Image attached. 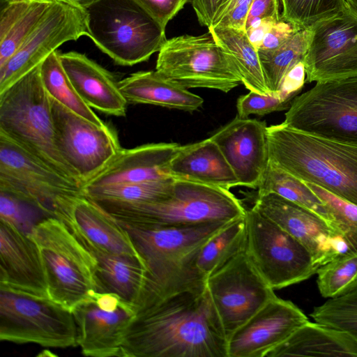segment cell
<instances>
[{"label":"cell","mask_w":357,"mask_h":357,"mask_svg":"<svg viewBox=\"0 0 357 357\" xmlns=\"http://www.w3.org/2000/svg\"><path fill=\"white\" fill-rule=\"evenodd\" d=\"M283 123L306 134L357 145V74L317 82L294 98Z\"/></svg>","instance_id":"obj_9"},{"label":"cell","mask_w":357,"mask_h":357,"mask_svg":"<svg viewBox=\"0 0 357 357\" xmlns=\"http://www.w3.org/2000/svg\"><path fill=\"white\" fill-rule=\"evenodd\" d=\"M245 251L257 272L273 289L309 279L317 273L308 250L273 220L251 208L245 211Z\"/></svg>","instance_id":"obj_12"},{"label":"cell","mask_w":357,"mask_h":357,"mask_svg":"<svg viewBox=\"0 0 357 357\" xmlns=\"http://www.w3.org/2000/svg\"><path fill=\"white\" fill-rule=\"evenodd\" d=\"M208 29L231 59L240 75L241 84L249 91L272 95L258 52L250 42L246 32L227 26H210Z\"/></svg>","instance_id":"obj_30"},{"label":"cell","mask_w":357,"mask_h":357,"mask_svg":"<svg viewBox=\"0 0 357 357\" xmlns=\"http://www.w3.org/2000/svg\"><path fill=\"white\" fill-rule=\"evenodd\" d=\"M291 24L280 20L265 36L258 53H268L280 47L297 31Z\"/></svg>","instance_id":"obj_45"},{"label":"cell","mask_w":357,"mask_h":357,"mask_svg":"<svg viewBox=\"0 0 357 357\" xmlns=\"http://www.w3.org/2000/svg\"><path fill=\"white\" fill-rule=\"evenodd\" d=\"M50 99L55 146L83 186L121 150L118 137L108 126H98Z\"/></svg>","instance_id":"obj_13"},{"label":"cell","mask_w":357,"mask_h":357,"mask_svg":"<svg viewBox=\"0 0 357 357\" xmlns=\"http://www.w3.org/2000/svg\"><path fill=\"white\" fill-rule=\"evenodd\" d=\"M210 138L222 151L239 185L257 188L269 162L266 122L236 116Z\"/></svg>","instance_id":"obj_20"},{"label":"cell","mask_w":357,"mask_h":357,"mask_svg":"<svg viewBox=\"0 0 357 357\" xmlns=\"http://www.w3.org/2000/svg\"><path fill=\"white\" fill-rule=\"evenodd\" d=\"M310 316L316 322L357 335V289L343 296L328 298L314 307Z\"/></svg>","instance_id":"obj_38"},{"label":"cell","mask_w":357,"mask_h":357,"mask_svg":"<svg viewBox=\"0 0 357 357\" xmlns=\"http://www.w3.org/2000/svg\"><path fill=\"white\" fill-rule=\"evenodd\" d=\"M0 340L65 349L77 346L72 310L49 296L0 283Z\"/></svg>","instance_id":"obj_8"},{"label":"cell","mask_w":357,"mask_h":357,"mask_svg":"<svg viewBox=\"0 0 357 357\" xmlns=\"http://www.w3.org/2000/svg\"><path fill=\"white\" fill-rule=\"evenodd\" d=\"M310 36V29L297 31L278 49L268 53H258L272 95L280 96L279 91L287 73L304 60Z\"/></svg>","instance_id":"obj_35"},{"label":"cell","mask_w":357,"mask_h":357,"mask_svg":"<svg viewBox=\"0 0 357 357\" xmlns=\"http://www.w3.org/2000/svg\"><path fill=\"white\" fill-rule=\"evenodd\" d=\"M155 70L188 89L228 93L241 84L235 66L210 31L167 39L158 52Z\"/></svg>","instance_id":"obj_11"},{"label":"cell","mask_w":357,"mask_h":357,"mask_svg":"<svg viewBox=\"0 0 357 357\" xmlns=\"http://www.w3.org/2000/svg\"><path fill=\"white\" fill-rule=\"evenodd\" d=\"M100 207L120 224L138 229L231 221L244 217L246 211L229 190L178 178L170 194L160 201Z\"/></svg>","instance_id":"obj_4"},{"label":"cell","mask_w":357,"mask_h":357,"mask_svg":"<svg viewBox=\"0 0 357 357\" xmlns=\"http://www.w3.org/2000/svg\"><path fill=\"white\" fill-rule=\"evenodd\" d=\"M88 250L96 259L97 292L115 294L134 307L145 281L146 268L142 260L96 249Z\"/></svg>","instance_id":"obj_28"},{"label":"cell","mask_w":357,"mask_h":357,"mask_svg":"<svg viewBox=\"0 0 357 357\" xmlns=\"http://www.w3.org/2000/svg\"><path fill=\"white\" fill-rule=\"evenodd\" d=\"M278 21L280 20L266 18L245 31L250 42L257 51L260 48L266 33Z\"/></svg>","instance_id":"obj_48"},{"label":"cell","mask_w":357,"mask_h":357,"mask_svg":"<svg viewBox=\"0 0 357 357\" xmlns=\"http://www.w3.org/2000/svg\"><path fill=\"white\" fill-rule=\"evenodd\" d=\"M59 59L75 91L87 105L107 114L126 115L128 102L110 72L77 52H59Z\"/></svg>","instance_id":"obj_24"},{"label":"cell","mask_w":357,"mask_h":357,"mask_svg":"<svg viewBox=\"0 0 357 357\" xmlns=\"http://www.w3.org/2000/svg\"><path fill=\"white\" fill-rule=\"evenodd\" d=\"M199 24L208 28L213 24L223 0H190Z\"/></svg>","instance_id":"obj_47"},{"label":"cell","mask_w":357,"mask_h":357,"mask_svg":"<svg viewBox=\"0 0 357 357\" xmlns=\"http://www.w3.org/2000/svg\"><path fill=\"white\" fill-rule=\"evenodd\" d=\"M306 183L331 211L349 245L350 250H357V205L317 185Z\"/></svg>","instance_id":"obj_39"},{"label":"cell","mask_w":357,"mask_h":357,"mask_svg":"<svg viewBox=\"0 0 357 357\" xmlns=\"http://www.w3.org/2000/svg\"><path fill=\"white\" fill-rule=\"evenodd\" d=\"M0 191L56 218L77 198L82 185L0 135Z\"/></svg>","instance_id":"obj_10"},{"label":"cell","mask_w":357,"mask_h":357,"mask_svg":"<svg viewBox=\"0 0 357 357\" xmlns=\"http://www.w3.org/2000/svg\"><path fill=\"white\" fill-rule=\"evenodd\" d=\"M56 218L61 220L88 249L142 260L126 229L84 195L77 198Z\"/></svg>","instance_id":"obj_23"},{"label":"cell","mask_w":357,"mask_h":357,"mask_svg":"<svg viewBox=\"0 0 357 357\" xmlns=\"http://www.w3.org/2000/svg\"><path fill=\"white\" fill-rule=\"evenodd\" d=\"M26 202L17 197L0 191V220L6 221L23 231L30 234L39 222L28 214Z\"/></svg>","instance_id":"obj_41"},{"label":"cell","mask_w":357,"mask_h":357,"mask_svg":"<svg viewBox=\"0 0 357 357\" xmlns=\"http://www.w3.org/2000/svg\"><path fill=\"white\" fill-rule=\"evenodd\" d=\"M292 100L280 96L261 95L251 91L241 96L236 102V116L248 118L250 114L264 116L273 112L289 109Z\"/></svg>","instance_id":"obj_40"},{"label":"cell","mask_w":357,"mask_h":357,"mask_svg":"<svg viewBox=\"0 0 357 357\" xmlns=\"http://www.w3.org/2000/svg\"><path fill=\"white\" fill-rule=\"evenodd\" d=\"M308 321L297 305L275 296L228 337L227 357H266Z\"/></svg>","instance_id":"obj_19"},{"label":"cell","mask_w":357,"mask_h":357,"mask_svg":"<svg viewBox=\"0 0 357 357\" xmlns=\"http://www.w3.org/2000/svg\"><path fill=\"white\" fill-rule=\"evenodd\" d=\"M40 65L0 93V135L82 185L55 146L51 99Z\"/></svg>","instance_id":"obj_5"},{"label":"cell","mask_w":357,"mask_h":357,"mask_svg":"<svg viewBox=\"0 0 357 357\" xmlns=\"http://www.w3.org/2000/svg\"><path fill=\"white\" fill-rule=\"evenodd\" d=\"M206 286L227 339L276 296L245 249L208 275Z\"/></svg>","instance_id":"obj_14"},{"label":"cell","mask_w":357,"mask_h":357,"mask_svg":"<svg viewBox=\"0 0 357 357\" xmlns=\"http://www.w3.org/2000/svg\"><path fill=\"white\" fill-rule=\"evenodd\" d=\"M252 208L301 243L319 267L350 250L344 235L324 219L277 194L257 195Z\"/></svg>","instance_id":"obj_18"},{"label":"cell","mask_w":357,"mask_h":357,"mask_svg":"<svg viewBox=\"0 0 357 357\" xmlns=\"http://www.w3.org/2000/svg\"><path fill=\"white\" fill-rule=\"evenodd\" d=\"M174 178L82 189L99 206L135 205L160 201L171 192Z\"/></svg>","instance_id":"obj_33"},{"label":"cell","mask_w":357,"mask_h":357,"mask_svg":"<svg viewBox=\"0 0 357 357\" xmlns=\"http://www.w3.org/2000/svg\"><path fill=\"white\" fill-rule=\"evenodd\" d=\"M54 0H0V67L36 27Z\"/></svg>","instance_id":"obj_29"},{"label":"cell","mask_w":357,"mask_h":357,"mask_svg":"<svg viewBox=\"0 0 357 357\" xmlns=\"http://www.w3.org/2000/svg\"><path fill=\"white\" fill-rule=\"evenodd\" d=\"M190 0H137L151 17L165 30L173 19Z\"/></svg>","instance_id":"obj_43"},{"label":"cell","mask_w":357,"mask_h":357,"mask_svg":"<svg viewBox=\"0 0 357 357\" xmlns=\"http://www.w3.org/2000/svg\"><path fill=\"white\" fill-rule=\"evenodd\" d=\"M281 20L296 30L310 29L318 22L341 12L347 7L344 0H280Z\"/></svg>","instance_id":"obj_37"},{"label":"cell","mask_w":357,"mask_h":357,"mask_svg":"<svg viewBox=\"0 0 357 357\" xmlns=\"http://www.w3.org/2000/svg\"><path fill=\"white\" fill-rule=\"evenodd\" d=\"M231 221L142 229L121 224L146 268L144 287L134 306L136 314L169 294L205 283L206 278L195 266L198 254Z\"/></svg>","instance_id":"obj_2"},{"label":"cell","mask_w":357,"mask_h":357,"mask_svg":"<svg viewBox=\"0 0 357 357\" xmlns=\"http://www.w3.org/2000/svg\"><path fill=\"white\" fill-rule=\"evenodd\" d=\"M86 34L84 11L55 1L16 52L0 67V93L39 66L63 43Z\"/></svg>","instance_id":"obj_15"},{"label":"cell","mask_w":357,"mask_h":357,"mask_svg":"<svg viewBox=\"0 0 357 357\" xmlns=\"http://www.w3.org/2000/svg\"><path fill=\"white\" fill-rule=\"evenodd\" d=\"M283 356L357 357V335L309 320L266 355Z\"/></svg>","instance_id":"obj_26"},{"label":"cell","mask_w":357,"mask_h":357,"mask_svg":"<svg viewBox=\"0 0 357 357\" xmlns=\"http://www.w3.org/2000/svg\"><path fill=\"white\" fill-rule=\"evenodd\" d=\"M347 6L357 14V0H344Z\"/></svg>","instance_id":"obj_50"},{"label":"cell","mask_w":357,"mask_h":357,"mask_svg":"<svg viewBox=\"0 0 357 357\" xmlns=\"http://www.w3.org/2000/svg\"><path fill=\"white\" fill-rule=\"evenodd\" d=\"M306 82L304 60L296 63L286 75L279 95L282 98L293 100L301 91Z\"/></svg>","instance_id":"obj_46"},{"label":"cell","mask_w":357,"mask_h":357,"mask_svg":"<svg viewBox=\"0 0 357 357\" xmlns=\"http://www.w3.org/2000/svg\"><path fill=\"white\" fill-rule=\"evenodd\" d=\"M252 1L223 0L211 26H227L245 31L247 15Z\"/></svg>","instance_id":"obj_42"},{"label":"cell","mask_w":357,"mask_h":357,"mask_svg":"<svg viewBox=\"0 0 357 357\" xmlns=\"http://www.w3.org/2000/svg\"><path fill=\"white\" fill-rule=\"evenodd\" d=\"M280 0H253L247 15L245 31L266 18L280 20Z\"/></svg>","instance_id":"obj_44"},{"label":"cell","mask_w":357,"mask_h":357,"mask_svg":"<svg viewBox=\"0 0 357 357\" xmlns=\"http://www.w3.org/2000/svg\"><path fill=\"white\" fill-rule=\"evenodd\" d=\"M40 75L43 85L50 98L98 126L106 125L75 91L61 63L57 50L40 63Z\"/></svg>","instance_id":"obj_34"},{"label":"cell","mask_w":357,"mask_h":357,"mask_svg":"<svg viewBox=\"0 0 357 357\" xmlns=\"http://www.w3.org/2000/svg\"><path fill=\"white\" fill-rule=\"evenodd\" d=\"M245 215L225 225L201 248L195 266L206 279L245 249Z\"/></svg>","instance_id":"obj_32"},{"label":"cell","mask_w":357,"mask_h":357,"mask_svg":"<svg viewBox=\"0 0 357 357\" xmlns=\"http://www.w3.org/2000/svg\"><path fill=\"white\" fill-rule=\"evenodd\" d=\"M269 162L305 183L357 205V145L267 126Z\"/></svg>","instance_id":"obj_3"},{"label":"cell","mask_w":357,"mask_h":357,"mask_svg":"<svg viewBox=\"0 0 357 357\" xmlns=\"http://www.w3.org/2000/svg\"><path fill=\"white\" fill-rule=\"evenodd\" d=\"M84 11L86 36L118 65L149 60L167 40L137 0H97Z\"/></svg>","instance_id":"obj_6"},{"label":"cell","mask_w":357,"mask_h":357,"mask_svg":"<svg viewBox=\"0 0 357 357\" xmlns=\"http://www.w3.org/2000/svg\"><path fill=\"white\" fill-rule=\"evenodd\" d=\"M317 287L326 298H337L357 289V250L341 254L321 266Z\"/></svg>","instance_id":"obj_36"},{"label":"cell","mask_w":357,"mask_h":357,"mask_svg":"<svg viewBox=\"0 0 357 357\" xmlns=\"http://www.w3.org/2000/svg\"><path fill=\"white\" fill-rule=\"evenodd\" d=\"M180 147L174 142H162L122 148L101 172L83 185L82 189L172 178L170 163Z\"/></svg>","instance_id":"obj_22"},{"label":"cell","mask_w":357,"mask_h":357,"mask_svg":"<svg viewBox=\"0 0 357 357\" xmlns=\"http://www.w3.org/2000/svg\"><path fill=\"white\" fill-rule=\"evenodd\" d=\"M174 178L184 179L227 190L238 181L218 146L210 137L181 146L169 167Z\"/></svg>","instance_id":"obj_25"},{"label":"cell","mask_w":357,"mask_h":357,"mask_svg":"<svg viewBox=\"0 0 357 357\" xmlns=\"http://www.w3.org/2000/svg\"><path fill=\"white\" fill-rule=\"evenodd\" d=\"M304 57L307 82L357 74V14L347 7L314 25Z\"/></svg>","instance_id":"obj_16"},{"label":"cell","mask_w":357,"mask_h":357,"mask_svg":"<svg viewBox=\"0 0 357 357\" xmlns=\"http://www.w3.org/2000/svg\"><path fill=\"white\" fill-rule=\"evenodd\" d=\"M30 235L41 255L50 298L72 310L98 293L96 259L61 220L45 217Z\"/></svg>","instance_id":"obj_7"},{"label":"cell","mask_w":357,"mask_h":357,"mask_svg":"<svg viewBox=\"0 0 357 357\" xmlns=\"http://www.w3.org/2000/svg\"><path fill=\"white\" fill-rule=\"evenodd\" d=\"M77 346L86 356L122 357L126 331L135 319L134 307L119 296L96 293L73 310Z\"/></svg>","instance_id":"obj_17"},{"label":"cell","mask_w":357,"mask_h":357,"mask_svg":"<svg viewBox=\"0 0 357 357\" xmlns=\"http://www.w3.org/2000/svg\"><path fill=\"white\" fill-rule=\"evenodd\" d=\"M119 88L128 102L161 106L192 112L204 100L157 70L139 71L119 81Z\"/></svg>","instance_id":"obj_27"},{"label":"cell","mask_w":357,"mask_h":357,"mask_svg":"<svg viewBox=\"0 0 357 357\" xmlns=\"http://www.w3.org/2000/svg\"><path fill=\"white\" fill-rule=\"evenodd\" d=\"M227 337L206 282L169 294L136 314L122 357H227Z\"/></svg>","instance_id":"obj_1"},{"label":"cell","mask_w":357,"mask_h":357,"mask_svg":"<svg viewBox=\"0 0 357 357\" xmlns=\"http://www.w3.org/2000/svg\"><path fill=\"white\" fill-rule=\"evenodd\" d=\"M257 189L258 195L275 193L311 211L343 234L328 207L306 183L270 162Z\"/></svg>","instance_id":"obj_31"},{"label":"cell","mask_w":357,"mask_h":357,"mask_svg":"<svg viewBox=\"0 0 357 357\" xmlns=\"http://www.w3.org/2000/svg\"><path fill=\"white\" fill-rule=\"evenodd\" d=\"M56 1H61L71 6L79 8L84 10L86 8L91 6L97 0H54Z\"/></svg>","instance_id":"obj_49"},{"label":"cell","mask_w":357,"mask_h":357,"mask_svg":"<svg viewBox=\"0 0 357 357\" xmlns=\"http://www.w3.org/2000/svg\"><path fill=\"white\" fill-rule=\"evenodd\" d=\"M0 283L33 295L49 296L37 243L30 234L1 220Z\"/></svg>","instance_id":"obj_21"}]
</instances>
